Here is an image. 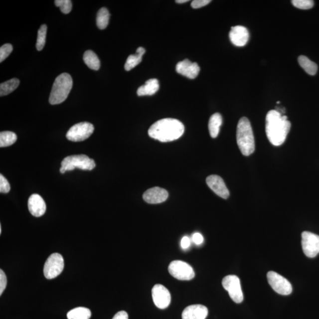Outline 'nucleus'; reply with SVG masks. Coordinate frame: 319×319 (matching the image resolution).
<instances>
[{
	"label": "nucleus",
	"instance_id": "0eeeda50",
	"mask_svg": "<svg viewBox=\"0 0 319 319\" xmlns=\"http://www.w3.org/2000/svg\"><path fill=\"white\" fill-rule=\"evenodd\" d=\"M94 127L92 124L83 122L75 124L66 134V138L69 141L79 142L84 141L94 133Z\"/></svg>",
	"mask_w": 319,
	"mask_h": 319
},
{
	"label": "nucleus",
	"instance_id": "ddd939ff",
	"mask_svg": "<svg viewBox=\"0 0 319 319\" xmlns=\"http://www.w3.org/2000/svg\"><path fill=\"white\" fill-rule=\"evenodd\" d=\"M206 183L210 189L212 190L219 197L223 199H228L229 191L222 178L217 175H211L206 178Z\"/></svg>",
	"mask_w": 319,
	"mask_h": 319
},
{
	"label": "nucleus",
	"instance_id": "2f4dec72",
	"mask_svg": "<svg viewBox=\"0 0 319 319\" xmlns=\"http://www.w3.org/2000/svg\"><path fill=\"white\" fill-rule=\"evenodd\" d=\"M10 190V185L4 177V175L0 174V192L7 193Z\"/></svg>",
	"mask_w": 319,
	"mask_h": 319
},
{
	"label": "nucleus",
	"instance_id": "6e6552de",
	"mask_svg": "<svg viewBox=\"0 0 319 319\" xmlns=\"http://www.w3.org/2000/svg\"><path fill=\"white\" fill-rule=\"evenodd\" d=\"M168 271L175 279L179 280H190L195 276V273L189 264L180 260L172 261L169 265Z\"/></svg>",
	"mask_w": 319,
	"mask_h": 319
},
{
	"label": "nucleus",
	"instance_id": "423d86ee",
	"mask_svg": "<svg viewBox=\"0 0 319 319\" xmlns=\"http://www.w3.org/2000/svg\"><path fill=\"white\" fill-rule=\"evenodd\" d=\"M64 269V260L61 255L54 253L50 255L44 266V275L48 280L53 279L59 276Z\"/></svg>",
	"mask_w": 319,
	"mask_h": 319
},
{
	"label": "nucleus",
	"instance_id": "20e7f679",
	"mask_svg": "<svg viewBox=\"0 0 319 319\" xmlns=\"http://www.w3.org/2000/svg\"><path fill=\"white\" fill-rule=\"evenodd\" d=\"M73 86L71 76L63 73L56 78L49 97V103L52 105L61 104L66 100Z\"/></svg>",
	"mask_w": 319,
	"mask_h": 319
},
{
	"label": "nucleus",
	"instance_id": "5701e85b",
	"mask_svg": "<svg viewBox=\"0 0 319 319\" xmlns=\"http://www.w3.org/2000/svg\"><path fill=\"white\" fill-rule=\"evenodd\" d=\"M84 61L86 65L92 70L98 71L100 68V60L93 51H86L84 55Z\"/></svg>",
	"mask_w": 319,
	"mask_h": 319
},
{
	"label": "nucleus",
	"instance_id": "393cba45",
	"mask_svg": "<svg viewBox=\"0 0 319 319\" xmlns=\"http://www.w3.org/2000/svg\"><path fill=\"white\" fill-rule=\"evenodd\" d=\"M19 84H20V81L17 78L11 79L2 83L0 85V96L3 97L11 93L17 88Z\"/></svg>",
	"mask_w": 319,
	"mask_h": 319
},
{
	"label": "nucleus",
	"instance_id": "39448f33",
	"mask_svg": "<svg viewBox=\"0 0 319 319\" xmlns=\"http://www.w3.org/2000/svg\"><path fill=\"white\" fill-rule=\"evenodd\" d=\"M96 164L93 159L84 155L68 156L63 160L61 162L60 173L64 174L67 171H72L76 168L83 170H92L95 167Z\"/></svg>",
	"mask_w": 319,
	"mask_h": 319
},
{
	"label": "nucleus",
	"instance_id": "e433bc0d",
	"mask_svg": "<svg viewBox=\"0 0 319 319\" xmlns=\"http://www.w3.org/2000/svg\"><path fill=\"white\" fill-rule=\"evenodd\" d=\"M113 319H129V315L125 311H120L114 316Z\"/></svg>",
	"mask_w": 319,
	"mask_h": 319
},
{
	"label": "nucleus",
	"instance_id": "c756f323",
	"mask_svg": "<svg viewBox=\"0 0 319 319\" xmlns=\"http://www.w3.org/2000/svg\"><path fill=\"white\" fill-rule=\"evenodd\" d=\"M292 2L295 7L302 9H311L314 5V1L312 0H293Z\"/></svg>",
	"mask_w": 319,
	"mask_h": 319
},
{
	"label": "nucleus",
	"instance_id": "f8f14e48",
	"mask_svg": "<svg viewBox=\"0 0 319 319\" xmlns=\"http://www.w3.org/2000/svg\"><path fill=\"white\" fill-rule=\"evenodd\" d=\"M152 298L155 305L159 309H166L170 304V293L161 285H156L153 287Z\"/></svg>",
	"mask_w": 319,
	"mask_h": 319
},
{
	"label": "nucleus",
	"instance_id": "58836bf2",
	"mask_svg": "<svg viewBox=\"0 0 319 319\" xmlns=\"http://www.w3.org/2000/svg\"><path fill=\"white\" fill-rule=\"evenodd\" d=\"M1 232H2L1 225H0V234H1Z\"/></svg>",
	"mask_w": 319,
	"mask_h": 319
},
{
	"label": "nucleus",
	"instance_id": "4c0bfd02",
	"mask_svg": "<svg viewBox=\"0 0 319 319\" xmlns=\"http://www.w3.org/2000/svg\"><path fill=\"white\" fill-rule=\"evenodd\" d=\"M188 1H188V0H177V1H175V2L178 3V4H182V3L186 2Z\"/></svg>",
	"mask_w": 319,
	"mask_h": 319
},
{
	"label": "nucleus",
	"instance_id": "2eb2a0df",
	"mask_svg": "<svg viewBox=\"0 0 319 319\" xmlns=\"http://www.w3.org/2000/svg\"><path fill=\"white\" fill-rule=\"evenodd\" d=\"M175 70L179 74L189 79L196 78L200 72V68L197 63L191 62L188 59L178 62L175 67Z\"/></svg>",
	"mask_w": 319,
	"mask_h": 319
},
{
	"label": "nucleus",
	"instance_id": "9d476101",
	"mask_svg": "<svg viewBox=\"0 0 319 319\" xmlns=\"http://www.w3.org/2000/svg\"><path fill=\"white\" fill-rule=\"evenodd\" d=\"M267 280L270 286L276 293L284 296L291 294L293 290L291 284L279 274L270 271L267 274Z\"/></svg>",
	"mask_w": 319,
	"mask_h": 319
},
{
	"label": "nucleus",
	"instance_id": "6ab92c4d",
	"mask_svg": "<svg viewBox=\"0 0 319 319\" xmlns=\"http://www.w3.org/2000/svg\"><path fill=\"white\" fill-rule=\"evenodd\" d=\"M159 89V82L157 79H151L146 84L140 87L137 90L139 97L154 95Z\"/></svg>",
	"mask_w": 319,
	"mask_h": 319
},
{
	"label": "nucleus",
	"instance_id": "a211bd4d",
	"mask_svg": "<svg viewBox=\"0 0 319 319\" xmlns=\"http://www.w3.org/2000/svg\"><path fill=\"white\" fill-rule=\"evenodd\" d=\"M208 310L205 306L194 305L187 306L181 315L182 319H205Z\"/></svg>",
	"mask_w": 319,
	"mask_h": 319
},
{
	"label": "nucleus",
	"instance_id": "1a4fd4ad",
	"mask_svg": "<svg viewBox=\"0 0 319 319\" xmlns=\"http://www.w3.org/2000/svg\"><path fill=\"white\" fill-rule=\"evenodd\" d=\"M222 286L228 292L233 301L236 303H241L243 301L244 295L240 280L237 276L229 275L224 277L222 280Z\"/></svg>",
	"mask_w": 319,
	"mask_h": 319
},
{
	"label": "nucleus",
	"instance_id": "c9c22d12",
	"mask_svg": "<svg viewBox=\"0 0 319 319\" xmlns=\"http://www.w3.org/2000/svg\"><path fill=\"white\" fill-rule=\"evenodd\" d=\"M190 240L189 237H184L182 239H181V247L184 250H186L190 247Z\"/></svg>",
	"mask_w": 319,
	"mask_h": 319
},
{
	"label": "nucleus",
	"instance_id": "bb28decb",
	"mask_svg": "<svg viewBox=\"0 0 319 319\" xmlns=\"http://www.w3.org/2000/svg\"><path fill=\"white\" fill-rule=\"evenodd\" d=\"M17 135L11 132H2L0 133V147L6 148L10 146L17 141Z\"/></svg>",
	"mask_w": 319,
	"mask_h": 319
},
{
	"label": "nucleus",
	"instance_id": "c85d7f7f",
	"mask_svg": "<svg viewBox=\"0 0 319 319\" xmlns=\"http://www.w3.org/2000/svg\"><path fill=\"white\" fill-rule=\"evenodd\" d=\"M55 4L64 14H68L72 10V4L71 0H56Z\"/></svg>",
	"mask_w": 319,
	"mask_h": 319
},
{
	"label": "nucleus",
	"instance_id": "f257e3e1",
	"mask_svg": "<svg viewBox=\"0 0 319 319\" xmlns=\"http://www.w3.org/2000/svg\"><path fill=\"white\" fill-rule=\"evenodd\" d=\"M291 128V123L286 116H282L277 110H271L266 119V132L269 142L275 146H279L286 141Z\"/></svg>",
	"mask_w": 319,
	"mask_h": 319
},
{
	"label": "nucleus",
	"instance_id": "412c9836",
	"mask_svg": "<svg viewBox=\"0 0 319 319\" xmlns=\"http://www.w3.org/2000/svg\"><path fill=\"white\" fill-rule=\"evenodd\" d=\"M145 53V49H144L142 47H140L137 49L136 55H130L128 57L125 64L126 71H129L138 65L142 61L143 56Z\"/></svg>",
	"mask_w": 319,
	"mask_h": 319
},
{
	"label": "nucleus",
	"instance_id": "a878e982",
	"mask_svg": "<svg viewBox=\"0 0 319 319\" xmlns=\"http://www.w3.org/2000/svg\"><path fill=\"white\" fill-rule=\"evenodd\" d=\"M110 14L106 8H102L99 10L97 17V25L100 29L104 30L109 23Z\"/></svg>",
	"mask_w": 319,
	"mask_h": 319
},
{
	"label": "nucleus",
	"instance_id": "f704fd0d",
	"mask_svg": "<svg viewBox=\"0 0 319 319\" xmlns=\"http://www.w3.org/2000/svg\"><path fill=\"white\" fill-rule=\"evenodd\" d=\"M192 241L196 245L202 244L203 242V237L200 233H195L192 236Z\"/></svg>",
	"mask_w": 319,
	"mask_h": 319
},
{
	"label": "nucleus",
	"instance_id": "4be33fe9",
	"mask_svg": "<svg viewBox=\"0 0 319 319\" xmlns=\"http://www.w3.org/2000/svg\"><path fill=\"white\" fill-rule=\"evenodd\" d=\"M300 65L305 70V72L310 75H315L318 72L317 64L312 61L305 56H300L298 58Z\"/></svg>",
	"mask_w": 319,
	"mask_h": 319
},
{
	"label": "nucleus",
	"instance_id": "cd10ccee",
	"mask_svg": "<svg viewBox=\"0 0 319 319\" xmlns=\"http://www.w3.org/2000/svg\"><path fill=\"white\" fill-rule=\"evenodd\" d=\"M47 29V25L43 24L41 25L40 29L38 31L36 43V48L38 51L42 50L45 45Z\"/></svg>",
	"mask_w": 319,
	"mask_h": 319
},
{
	"label": "nucleus",
	"instance_id": "b1692460",
	"mask_svg": "<svg viewBox=\"0 0 319 319\" xmlns=\"http://www.w3.org/2000/svg\"><path fill=\"white\" fill-rule=\"evenodd\" d=\"M91 317V311L88 308L83 307L73 309L67 314L68 319H89Z\"/></svg>",
	"mask_w": 319,
	"mask_h": 319
},
{
	"label": "nucleus",
	"instance_id": "f03ea898",
	"mask_svg": "<svg viewBox=\"0 0 319 319\" xmlns=\"http://www.w3.org/2000/svg\"><path fill=\"white\" fill-rule=\"evenodd\" d=\"M184 132V127L180 121L164 119L153 124L149 130V135L160 142H169L179 139Z\"/></svg>",
	"mask_w": 319,
	"mask_h": 319
},
{
	"label": "nucleus",
	"instance_id": "72a5a7b5",
	"mask_svg": "<svg viewBox=\"0 0 319 319\" xmlns=\"http://www.w3.org/2000/svg\"><path fill=\"white\" fill-rule=\"evenodd\" d=\"M210 2V0H194L191 2V6L193 8H199L209 4Z\"/></svg>",
	"mask_w": 319,
	"mask_h": 319
},
{
	"label": "nucleus",
	"instance_id": "4468645a",
	"mask_svg": "<svg viewBox=\"0 0 319 319\" xmlns=\"http://www.w3.org/2000/svg\"><path fill=\"white\" fill-rule=\"evenodd\" d=\"M250 38V34L246 27L242 25L232 27L229 32V39L236 46L242 47L246 45Z\"/></svg>",
	"mask_w": 319,
	"mask_h": 319
},
{
	"label": "nucleus",
	"instance_id": "aec40b11",
	"mask_svg": "<svg viewBox=\"0 0 319 319\" xmlns=\"http://www.w3.org/2000/svg\"><path fill=\"white\" fill-rule=\"evenodd\" d=\"M222 124V117L221 114L215 113L210 117L208 128L210 135L212 138L215 139L218 137L219 133L220 127H221Z\"/></svg>",
	"mask_w": 319,
	"mask_h": 319
},
{
	"label": "nucleus",
	"instance_id": "9b49d317",
	"mask_svg": "<svg viewBox=\"0 0 319 319\" xmlns=\"http://www.w3.org/2000/svg\"><path fill=\"white\" fill-rule=\"evenodd\" d=\"M303 252L309 258H315L319 254V236L308 231L302 234Z\"/></svg>",
	"mask_w": 319,
	"mask_h": 319
},
{
	"label": "nucleus",
	"instance_id": "f3484780",
	"mask_svg": "<svg viewBox=\"0 0 319 319\" xmlns=\"http://www.w3.org/2000/svg\"><path fill=\"white\" fill-rule=\"evenodd\" d=\"M28 208L32 215L40 217L45 213L46 205L42 197L39 194H33L28 199Z\"/></svg>",
	"mask_w": 319,
	"mask_h": 319
},
{
	"label": "nucleus",
	"instance_id": "7c9ffc66",
	"mask_svg": "<svg viewBox=\"0 0 319 319\" xmlns=\"http://www.w3.org/2000/svg\"><path fill=\"white\" fill-rule=\"evenodd\" d=\"M12 52V46L10 44H5L0 48V62L4 61Z\"/></svg>",
	"mask_w": 319,
	"mask_h": 319
},
{
	"label": "nucleus",
	"instance_id": "7ed1b4c3",
	"mask_svg": "<svg viewBox=\"0 0 319 319\" xmlns=\"http://www.w3.org/2000/svg\"><path fill=\"white\" fill-rule=\"evenodd\" d=\"M237 142L242 154L250 156L255 151V139L250 121L247 117L239 120L237 129Z\"/></svg>",
	"mask_w": 319,
	"mask_h": 319
},
{
	"label": "nucleus",
	"instance_id": "473e14b6",
	"mask_svg": "<svg viewBox=\"0 0 319 319\" xmlns=\"http://www.w3.org/2000/svg\"><path fill=\"white\" fill-rule=\"evenodd\" d=\"M7 280L5 274L2 270H0V295H2L7 286Z\"/></svg>",
	"mask_w": 319,
	"mask_h": 319
},
{
	"label": "nucleus",
	"instance_id": "dca6fc26",
	"mask_svg": "<svg viewBox=\"0 0 319 319\" xmlns=\"http://www.w3.org/2000/svg\"><path fill=\"white\" fill-rule=\"evenodd\" d=\"M167 191L161 187L151 188L143 194V199L150 204H158L164 202L168 198Z\"/></svg>",
	"mask_w": 319,
	"mask_h": 319
}]
</instances>
